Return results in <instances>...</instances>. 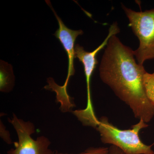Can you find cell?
Returning <instances> with one entry per match:
<instances>
[{
  "mask_svg": "<svg viewBox=\"0 0 154 154\" xmlns=\"http://www.w3.org/2000/svg\"><path fill=\"white\" fill-rule=\"evenodd\" d=\"M99 70L102 82L129 107L136 118L146 123L151 121L154 105L144 89L145 69L136 61L134 51L116 35L110 37L105 48Z\"/></svg>",
  "mask_w": 154,
  "mask_h": 154,
  "instance_id": "obj_1",
  "label": "cell"
},
{
  "mask_svg": "<svg viewBox=\"0 0 154 154\" xmlns=\"http://www.w3.org/2000/svg\"><path fill=\"white\" fill-rule=\"evenodd\" d=\"M148 126L142 119H140L131 128L122 130L103 116L98 119L95 129L99 132L103 143L115 146L125 154H152L154 152L152 149L154 143L151 145H146L140 137L141 130Z\"/></svg>",
  "mask_w": 154,
  "mask_h": 154,
  "instance_id": "obj_2",
  "label": "cell"
},
{
  "mask_svg": "<svg viewBox=\"0 0 154 154\" xmlns=\"http://www.w3.org/2000/svg\"><path fill=\"white\" fill-rule=\"evenodd\" d=\"M129 21L128 26L139 41L134 51L137 63L143 65L146 61L154 59V8L137 12L122 4Z\"/></svg>",
  "mask_w": 154,
  "mask_h": 154,
  "instance_id": "obj_3",
  "label": "cell"
},
{
  "mask_svg": "<svg viewBox=\"0 0 154 154\" xmlns=\"http://www.w3.org/2000/svg\"><path fill=\"white\" fill-rule=\"evenodd\" d=\"M46 2L52 10L58 23V29L54 35L62 45L68 58L67 76L64 85L63 86H59L55 82H53L50 85L49 89L50 91H54L56 94L57 102L61 104H67L72 100V97L68 94L67 90L68 85L70 78L75 73L74 65L75 58V42L77 37L79 35H83L84 32L82 30H72L68 28L52 8L50 2L46 1Z\"/></svg>",
  "mask_w": 154,
  "mask_h": 154,
  "instance_id": "obj_4",
  "label": "cell"
},
{
  "mask_svg": "<svg viewBox=\"0 0 154 154\" xmlns=\"http://www.w3.org/2000/svg\"><path fill=\"white\" fill-rule=\"evenodd\" d=\"M8 121L15 128L19 141L15 143V148L9 150L7 154H54V151L49 148L51 142L48 138L42 135L35 140L31 137L35 132V126L32 122L18 118L14 113Z\"/></svg>",
  "mask_w": 154,
  "mask_h": 154,
  "instance_id": "obj_5",
  "label": "cell"
},
{
  "mask_svg": "<svg viewBox=\"0 0 154 154\" xmlns=\"http://www.w3.org/2000/svg\"><path fill=\"white\" fill-rule=\"evenodd\" d=\"M120 31L118 23L116 22H113L110 25L108 35L105 40L96 49L91 52L86 51L84 48L79 44H76L75 46V58L79 59L82 63L85 75L87 89V104L85 110L87 111H92L94 110L91 97V83L92 74L98 63L96 56L101 50L106 47L110 37L113 35H116Z\"/></svg>",
  "mask_w": 154,
  "mask_h": 154,
  "instance_id": "obj_6",
  "label": "cell"
},
{
  "mask_svg": "<svg viewBox=\"0 0 154 154\" xmlns=\"http://www.w3.org/2000/svg\"><path fill=\"white\" fill-rule=\"evenodd\" d=\"M15 77L11 67H3L1 65L0 91L8 93L12 91L14 85Z\"/></svg>",
  "mask_w": 154,
  "mask_h": 154,
  "instance_id": "obj_7",
  "label": "cell"
},
{
  "mask_svg": "<svg viewBox=\"0 0 154 154\" xmlns=\"http://www.w3.org/2000/svg\"><path fill=\"white\" fill-rule=\"evenodd\" d=\"M143 82L146 95L154 105V73H149L146 71L143 75Z\"/></svg>",
  "mask_w": 154,
  "mask_h": 154,
  "instance_id": "obj_8",
  "label": "cell"
},
{
  "mask_svg": "<svg viewBox=\"0 0 154 154\" xmlns=\"http://www.w3.org/2000/svg\"><path fill=\"white\" fill-rule=\"evenodd\" d=\"M57 154H109V148L104 147H90L82 152L78 154H68L57 152Z\"/></svg>",
  "mask_w": 154,
  "mask_h": 154,
  "instance_id": "obj_9",
  "label": "cell"
},
{
  "mask_svg": "<svg viewBox=\"0 0 154 154\" xmlns=\"http://www.w3.org/2000/svg\"><path fill=\"white\" fill-rule=\"evenodd\" d=\"M0 137L8 144H11L13 143L10 132L6 129L5 126L1 120L0 121Z\"/></svg>",
  "mask_w": 154,
  "mask_h": 154,
  "instance_id": "obj_10",
  "label": "cell"
},
{
  "mask_svg": "<svg viewBox=\"0 0 154 154\" xmlns=\"http://www.w3.org/2000/svg\"><path fill=\"white\" fill-rule=\"evenodd\" d=\"M109 148V154H125L120 149L115 146H111Z\"/></svg>",
  "mask_w": 154,
  "mask_h": 154,
  "instance_id": "obj_11",
  "label": "cell"
},
{
  "mask_svg": "<svg viewBox=\"0 0 154 154\" xmlns=\"http://www.w3.org/2000/svg\"><path fill=\"white\" fill-rule=\"evenodd\" d=\"M58 152L57 151H54V152L53 154H57Z\"/></svg>",
  "mask_w": 154,
  "mask_h": 154,
  "instance_id": "obj_12",
  "label": "cell"
},
{
  "mask_svg": "<svg viewBox=\"0 0 154 154\" xmlns=\"http://www.w3.org/2000/svg\"><path fill=\"white\" fill-rule=\"evenodd\" d=\"M152 154H154V152H153V153H152Z\"/></svg>",
  "mask_w": 154,
  "mask_h": 154,
  "instance_id": "obj_13",
  "label": "cell"
},
{
  "mask_svg": "<svg viewBox=\"0 0 154 154\" xmlns=\"http://www.w3.org/2000/svg\"></svg>",
  "mask_w": 154,
  "mask_h": 154,
  "instance_id": "obj_14",
  "label": "cell"
}]
</instances>
